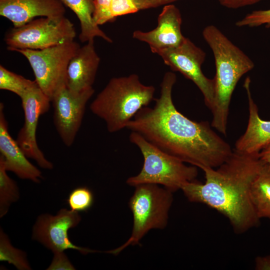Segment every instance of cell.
Segmentation results:
<instances>
[{
    "label": "cell",
    "mask_w": 270,
    "mask_h": 270,
    "mask_svg": "<svg viewBox=\"0 0 270 270\" xmlns=\"http://www.w3.org/2000/svg\"><path fill=\"white\" fill-rule=\"evenodd\" d=\"M176 74L166 72L160 84V94L152 107L140 110L126 128L138 133L164 152L202 170L216 168L232 154L230 145L208 122L188 118L175 106L172 88Z\"/></svg>",
    "instance_id": "obj_1"
},
{
    "label": "cell",
    "mask_w": 270,
    "mask_h": 270,
    "mask_svg": "<svg viewBox=\"0 0 270 270\" xmlns=\"http://www.w3.org/2000/svg\"><path fill=\"white\" fill-rule=\"evenodd\" d=\"M264 164L258 154H248L234 149L218 167L202 170L204 183L195 180L181 190L190 202L205 204L224 215L234 232L242 234L260 223L250 188Z\"/></svg>",
    "instance_id": "obj_2"
},
{
    "label": "cell",
    "mask_w": 270,
    "mask_h": 270,
    "mask_svg": "<svg viewBox=\"0 0 270 270\" xmlns=\"http://www.w3.org/2000/svg\"><path fill=\"white\" fill-rule=\"evenodd\" d=\"M202 35L214 59V97L210 110L212 128L226 136L233 92L240 78L254 66L252 60L214 25L206 26Z\"/></svg>",
    "instance_id": "obj_3"
},
{
    "label": "cell",
    "mask_w": 270,
    "mask_h": 270,
    "mask_svg": "<svg viewBox=\"0 0 270 270\" xmlns=\"http://www.w3.org/2000/svg\"><path fill=\"white\" fill-rule=\"evenodd\" d=\"M156 88L143 84L136 74L111 78L92 102L90 108L103 120L110 133L126 128L142 108L154 99Z\"/></svg>",
    "instance_id": "obj_4"
},
{
    "label": "cell",
    "mask_w": 270,
    "mask_h": 270,
    "mask_svg": "<svg viewBox=\"0 0 270 270\" xmlns=\"http://www.w3.org/2000/svg\"><path fill=\"white\" fill-rule=\"evenodd\" d=\"M129 139L140 149L144 164L137 175L126 180L128 185L134 187L143 184H156L174 192L196 180L198 174L197 167L187 166L154 146L136 132H131Z\"/></svg>",
    "instance_id": "obj_5"
},
{
    "label": "cell",
    "mask_w": 270,
    "mask_h": 270,
    "mask_svg": "<svg viewBox=\"0 0 270 270\" xmlns=\"http://www.w3.org/2000/svg\"><path fill=\"white\" fill-rule=\"evenodd\" d=\"M128 205L133 216L132 234L120 246L106 252L116 256L130 246L140 244L152 229H164L173 202L172 192L158 184H143L135 186Z\"/></svg>",
    "instance_id": "obj_6"
},
{
    "label": "cell",
    "mask_w": 270,
    "mask_h": 270,
    "mask_svg": "<svg viewBox=\"0 0 270 270\" xmlns=\"http://www.w3.org/2000/svg\"><path fill=\"white\" fill-rule=\"evenodd\" d=\"M76 32L73 24L64 16L34 19L14 27L4 38L7 48L42 50L74 40Z\"/></svg>",
    "instance_id": "obj_7"
},
{
    "label": "cell",
    "mask_w": 270,
    "mask_h": 270,
    "mask_svg": "<svg viewBox=\"0 0 270 270\" xmlns=\"http://www.w3.org/2000/svg\"><path fill=\"white\" fill-rule=\"evenodd\" d=\"M80 47L74 40L42 50L16 49L28 60L35 80L50 101L56 92L66 84L68 63Z\"/></svg>",
    "instance_id": "obj_8"
},
{
    "label": "cell",
    "mask_w": 270,
    "mask_h": 270,
    "mask_svg": "<svg viewBox=\"0 0 270 270\" xmlns=\"http://www.w3.org/2000/svg\"><path fill=\"white\" fill-rule=\"evenodd\" d=\"M157 54L172 70L180 72L197 86L202 94L205 104L210 110L214 102V78H207L202 70L205 52L185 37L178 46Z\"/></svg>",
    "instance_id": "obj_9"
},
{
    "label": "cell",
    "mask_w": 270,
    "mask_h": 270,
    "mask_svg": "<svg viewBox=\"0 0 270 270\" xmlns=\"http://www.w3.org/2000/svg\"><path fill=\"white\" fill-rule=\"evenodd\" d=\"M94 92L92 87L73 91L64 84L54 94V123L63 143L70 146L80 127L86 105Z\"/></svg>",
    "instance_id": "obj_10"
},
{
    "label": "cell",
    "mask_w": 270,
    "mask_h": 270,
    "mask_svg": "<svg viewBox=\"0 0 270 270\" xmlns=\"http://www.w3.org/2000/svg\"><path fill=\"white\" fill-rule=\"evenodd\" d=\"M20 98L24 121L18 132L16 141L27 158L34 160L43 168L52 169V163L44 157L38 145L36 138L39 118L48 110L51 101L37 83Z\"/></svg>",
    "instance_id": "obj_11"
},
{
    "label": "cell",
    "mask_w": 270,
    "mask_h": 270,
    "mask_svg": "<svg viewBox=\"0 0 270 270\" xmlns=\"http://www.w3.org/2000/svg\"><path fill=\"white\" fill-rule=\"evenodd\" d=\"M81 220L78 212L61 209L54 216L44 214L38 216L33 229L32 238L52 252L76 250L82 254L96 252L74 245L68 236L69 229L76 226Z\"/></svg>",
    "instance_id": "obj_12"
},
{
    "label": "cell",
    "mask_w": 270,
    "mask_h": 270,
    "mask_svg": "<svg viewBox=\"0 0 270 270\" xmlns=\"http://www.w3.org/2000/svg\"><path fill=\"white\" fill-rule=\"evenodd\" d=\"M182 18L179 9L169 4L164 6L158 18L157 26L148 32L136 30L134 38L147 43L151 51L157 54L160 51L180 45L184 38L181 31Z\"/></svg>",
    "instance_id": "obj_13"
},
{
    "label": "cell",
    "mask_w": 270,
    "mask_h": 270,
    "mask_svg": "<svg viewBox=\"0 0 270 270\" xmlns=\"http://www.w3.org/2000/svg\"><path fill=\"white\" fill-rule=\"evenodd\" d=\"M66 9L60 0H0V15L19 27L38 16H64Z\"/></svg>",
    "instance_id": "obj_14"
},
{
    "label": "cell",
    "mask_w": 270,
    "mask_h": 270,
    "mask_svg": "<svg viewBox=\"0 0 270 270\" xmlns=\"http://www.w3.org/2000/svg\"><path fill=\"white\" fill-rule=\"evenodd\" d=\"M4 104H0V152L6 170L14 172L22 179L38 182L40 171L27 159L16 140L8 130V124L4 112Z\"/></svg>",
    "instance_id": "obj_15"
},
{
    "label": "cell",
    "mask_w": 270,
    "mask_h": 270,
    "mask_svg": "<svg viewBox=\"0 0 270 270\" xmlns=\"http://www.w3.org/2000/svg\"><path fill=\"white\" fill-rule=\"evenodd\" d=\"M100 62L94 40H91L80 46L70 59L66 72V86L76 92L92 87Z\"/></svg>",
    "instance_id": "obj_16"
},
{
    "label": "cell",
    "mask_w": 270,
    "mask_h": 270,
    "mask_svg": "<svg viewBox=\"0 0 270 270\" xmlns=\"http://www.w3.org/2000/svg\"><path fill=\"white\" fill-rule=\"evenodd\" d=\"M250 79L246 78L244 87L246 91L248 104L249 117L244 134L236 142L234 150L248 154H259L270 143V120H264L259 116L258 110L250 91Z\"/></svg>",
    "instance_id": "obj_17"
},
{
    "label": "cell",
    "mask_w": 270,
    "mask_h": 270,
    "mask_svg": "<svg viewBox=\"0 0 270 270\" xmlns=\"http://www.w3.org/2000/svg\"><path fill=\"white\" fill-rule=\"evenodd\" d=\"M76 16L80 25L79 39L82 42L100 37L108 42L112 39L99 27L94 20V0H60Z\"/></svg>",
    "instance_id": "obj_18"
},
{
    "label": "cell",
    "mask_w": 270,
    "mask_h": 270,
    "mask_svg": "<svg viewBox=\"0 0 270 270\" xmlns=\"http://www.w3.org/2000/svg\"><path fill=\"white\" fill-rule=\"evenodd\" d=\"M252 200L258 217L270 219V168L264 164L250 188Z\"/></svg>",
    "instance_id": "obj_19"
},
{
    "label": "cell",
    "mask_w": 270,
    "mask_h": 270,
    "mask_svg": "<svg viewBox=\"0 0 270 270\" xmlns=\"http://www.w3.org/2000/svg\"><path fill=\"white\" fill-rule=\"evenodd\" d=\"M4 158L0 156V217L8 212L10 205L20 197L18 188L16 182L6 174Z\"/></svg>",
    "instance_id": "obj_20"
},
{
    "label": "cell",
    "mask_w": 270,
    "mask_h": 270,
    "mask_svg": "<svg viewBox=\"0 0 270 270\" xmlns=\"http://www.w3.org/2000/svg\"><path fill=\"white\" fill-rule=\"evenodd\" d=\"M36 82L12 72L0 66V89L12 92L22 98Z\"/></svg>",
    "instance_id": "obj_21"
},
{
    "label": "cell",
    "mask_w": 270,
    "mask_h": 270,
    "mask_svg": "<svg viewBox=\"0 0 270 270\" xmlns=\"http://www.w3.org/2000/svg\"><path fill=\"white\" fill-rule=\"evenodd\" d=\"M0 260L6 261L12 264L18 270L31 269L26 253L13 247L7 236L2 229L0 232Z\"/></svg>",
    "instance_id": "obj_22"
},
{
    "label": "cell",
    "mask_w": 270,
    "mask_h": 270,
    "mask_svg": "<svg viewBox=\"0 0 270 270\" xmlns=\"http://www.w3.org/2000/svg\"><path fill=\"white\" fill-rule=\"evenodd\" d=\"M94 201L92 192L87 187H78L70 194L67 202L74 212H86L92 206Z\"/></svg>",
    "instance_id": "obj_23"
},
{
    "label": "cell",
    "mask_w": 270,
    "mask_h": 270,
    "mask_svg": "<svg viewBox=\"0 0 270 270\" xmlns=\"http://www.w3.org/2000/svg\"><path fill=\"white\" fill-rule=\"evenodd\" d=\"M236 25L238 27L253 28L265 26L270 28V9L252 11L237 21Z\"/></svg>",
    "instance_id": "obj_24"
},
{
    "label": "cell",
    "mask_w": 270,
    "mask_h": 270,
    "mask_svg": "<svg viewBox=\"0 0 270 270\" xmlns=\"http://www.w3.org/2000/svg\"><path fill=\"white\" fill-rule=\"evenodd\" d=\"M112 0H94L93 18L98 26L114 20L111 15L110 6Z\"/></svg>",
    "instance_id": "obj_25"
},
{
    "label": "cell",
    "mask_w": 270,
    "mask_h": 270,
    "mask_svg": "<svg viewBox=\"0 0 270 270\" xmlns=\"http://www.w3.org/2000/svg\"><path fill=\"white\" fill-rule=\"evenodd\" d=\"M110 11L115 18L118 16L136 13L139 10L134 0H112Z\"/></svg>",
    "instance_id": "obj_26"
},
{
    "label": "cell",
    "mask_w": 270,
    "mask_h": 270,
    "mask_svg": "<svg viewBox=\"0 0 270 270\" xmlns=\"http://www.w3.org/2000/svg\"><path fill=\"white\" fill-rule=\"evenodd\" d=\"M52 261L47 268L49 270H73L76 268L71 264L66 254L62 252H54Z\"/></svg>",
    "instance_id": "obj_27"
},
{
    "label": "cell",
    "mask_w": 270,
    "mask_h": 270,
    "mask_svg": "<svg viewBox=\"0 0 270 270\" xmlns=\"http://www.w3.org/2000/svg\"><path fill=\"white\" fill-rule=\"evenodd\" d=\"M178 0H134L139 10L169 4Z\"/></svg>",
    "instance_id": "obj_28"
},
{
    "label": "cell",
    "mask_w": 270,
    "mask_h": 270,
    "mask_svg": "<svg viewBox=\"0 0 270 270\" xmlns=\"http://www.w3.org/2000/svg\"><path fill=\"white\" fill-rule=\"evenodd\" d=\"M222 6L229 8H238L256 4L262 0H218Z\"/></svg>",
    "instance_id": "obj_29"
},
{
    "label": "cell",
    "mask_w": 270,
    "mask_h": 270,
    "mask_svg": "<svg viewBox=\"0 0 270 270\" xmlns=\"http://www.w3.org/2000/svg\"><path fill=\"white\" fill-rule=\"evenodd\" d=\"M256 270H270V255L258 256L255 260Z\"/></svg>",
    "instance_id": "obj_30"
},
{
    "label": "cell",
    "mask_w": 270,
    "mask_h": 270,
    "mask_svg": "<svg viewBox=\"0 0 270 270\" xmlns=\"http://www.w3.org/2000/svg\"><path fill=\"white\" fill-rule=\"evenodd\" d=\"M258 156L260 160L270 168V143L260 151Z\"/></svg>",
    "instance_id": "obj_31"
}]
</instances>
